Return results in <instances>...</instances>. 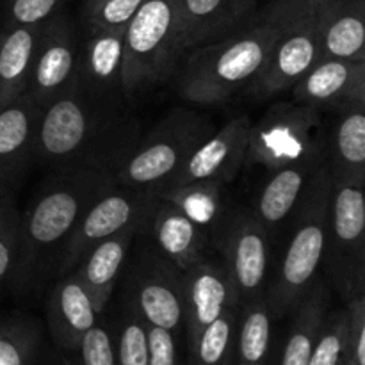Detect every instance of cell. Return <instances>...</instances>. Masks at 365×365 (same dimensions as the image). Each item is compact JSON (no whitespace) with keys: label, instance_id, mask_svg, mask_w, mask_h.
I'll list each match as a JSON object with an SVG mask.
<instances>
[{"label":"cell","instance_id":"1","mask_svg":"<svg viewBox=\"0 0 365 365\" xmlns=\"http://www.w3.org/2000/svg\"><path fill=\"white\" fill-rule=\"evenodd\" d=\"M141 138V125L125 100H100L77 84L43 107L36 166L50 171L118 164Z\"/></svg>","mask_w":365,"mask_h":365},{"label":"cell","instance_id":"2","mask_svg":"<svg viewBox=\"0 0 365 365\" xmlns=\"http://www.w3.org/2000/svg\"><path fill=\"white\" fill-rule=\"evenodd\" d=\"M114 184V173L103 168L52 171L21 212L18 259L9 282L14 292L39 294L56 278L61 253L82 214Z\"/></svg>","mask_w":365,"mask_h":365},{"label":"cell","instance_id":"3","mask_svg":"<svg viewBox=\"0 0 365 365\" xmlns=\"http://www.w3.org/2000/svg\"><path fill=\"white\" fill-rule=\"evenodd\" d=\"M285 0H271L217 41L191 48L177 75V91L192 103H221L250 88L266 66L280 32Z\"/></svg>","mask_w":365,"mask_h":365},{"label":"cell","instance_id":"4","mask_svg":"<svg viewBox=\"0 0 365 365\" xmlns=\"http://www.w3.org/2000/svg\"><path fill=\"white\" fill-rule=\"evenodd\" d=\"M330 189L331 173L324 163L289 223V239L280 262L267 280L264 296L273 319L291 314L321 274L327 245Z\"/></svg>","mask_w":365,"mask_h":365},{"label":"cell","instance_id":"5","mask_svg":"<svg viewBox=\"0 0 365 365\" xmlns=\"http://www.w3.org/2000/svg\"><path fill=\"white\" fill-rule=\"evenodd\" d=\"M123 38V95L127 103H134L177 73L185 52L180 0H145Z\"/></svg>","mask_w":365,"mask_h":365},{"label":"cell","instance_id":"6","mask_svg":"<svg viewBox=\"0 0 365 365\" xmlns=\"http://www.w3.org/2000/svg\"><path fill=\"white\" fill-rule=\"evenodd\" d=\"M214 130L216 127L207 114L173 109L121 159L114 170V182L123 187L159 192Z\"/></svg>","mask_w":365,"mask_h":365},{"label":"cell","instance_id":"7","mask_svg":"<svg viewBox=\"0 0 365 365\" xmlns=\"http://www.w3.org/2000/svg\"><path fill=\"white\" fill-rule=\"evenodd\" d=\"M310 160H327L323 113L296 102H278L259 121H252L242 168L269 175Z\"/></svg>","mask_w":365,"mask_h":365},{"label":"cell","instance_id":"8","mask_svg":"<svg viewBox=\"0 0 365 365\" xmlns=\"http://www.w3.org/2000/svg\"><path fill=\"white\" fill-rule=\"evenodd\" d=\"M364 184L331 175L327 245L321 269L331 292L344 302L365 292Z\"/></svg>","mask_w":365,"mask_h":365},{"label":"cell","instance_id":"9","mask_svg":"<svg viewBox=\"0 0 365 365\" xmlns=\"http://www.w3.org/2000/svg\"><path fill=\"white\" fill-rule=\"evenodd\" d=\"M141 246L128 255L123 269V305L148 327L178 335L184 331V285L182 271L164 259L141 232Z\"/></svg>","mask_w":365,"mask_h":365},{"label":"cell","instance_id":"10","mask_svg":"<svg viewBox=\"0 0 365 365\" xmlns=\"http://www.w3.org/2000/svg\"><path fill=\"white\" fill-rule=\"evenodd\" d=\"M271 241L250 207L232 203L212 237V250L221 257L237 291L239 303L264 296L271 274Z\"/></svg>","mask_w":365,"mask_h":365},{"label":"cell","instance_id":"11","mask_svg":"<svg viewBox=\"0 0 365 365\" xmlns=\"http://www.w3.org/2000/svg\"><path fill=\"white\" fill-rule=\"evenodd\" d=\"M321 59L314 0H285L280 32L250 93L259 98L289 91Z\"/></svg>","mask_w":365,"mask_h":365},{"label":"cell","instance_id":"12","mask_svg":"<svg viewBox=\"0 0 365 365\" xmlns=\"http://www.w3.org/2000/svg\"><path fill=\"white\" fill-rule=\"evenodd\" d=\"M159 195L146 189L114 184L103 191L82 214L81 221L64 245L56 267V278L70 274L82 257L103 239L135 223H148Z\"/></svg>","mask_w":365,"mask_h":365},{"label":"cell","instance_id":"13","mask_svg":"<svg viewBox=\"0 0 365 365\" xmlns=\"http://www.w3.org/2000/svg\"><path fill=\"white\" fill-rule=\"evenodd\" d=\"M81 45L77 29L63 11L39 25L27 95L45 107L75 88Z\"/></svg>","mask_w":365,"mask_h":365},{"label":"cell","instance_id":"14","mask_svg":"<svg viewBox=\"0 0 365 365\" xmlns=\"http://www.w3.org/2000/svg\"><path fill=\"white\" fill-rule=\"evenodd\" d=\"M41 110L27 93L0 107V198H14L36 166Z\"/></svg>","mask_w":365,"mask_h":365},{"label":"cell","instance_id":"15","mask_svg":"<svg viewBox=\"0 0 365 365\" xmlns=\"http://www.w3.org/2000/svg\"><path fill=\"white\" fill-rule=\"evenodd\" d=\"M184 285V331L187 346L212 321L230 309H241L237 291L221 260L207 255L182 271Z\"/></svg>","mask_w":365,"mask_h":365},{"label":"cell","instance_id":"16","mask_svg":"<svg viewBox=\"0 0 365 365\" xmlns=\"http://www.w3.org/2000/svg\"><path fill=\"white\" fill-rule=\"evenodd\" d=\"M250 127L252 120L248 116H237L225 123L223 128L214 130L187 157L166 187L191 184V182L232 184L245 166Z\"/></svg>","mask_w":365,"mask_h":365},{"label":"cell","instance_id":"17","mask_svg":"<svg viewBox=\"0 0 365 365\" xmlns=\"http://www.w3.org/2000/svg\"><path fill=\"white\" fill-rule=\"evenodd\" d=\"M291 91L296 103L319 113L365 106V61H316Z\"/></svg>","mask_w":365,"mask_h":365},{"label":"cell","instance_id":"18","mask_svg":"<svg viewBox=\"0 0 365 365\" xmlns=\"http://www.w3.org/2000/svg\"><path fill=\"white\" fill-rule=\"evenodd\" d=\"M324 163L327 160L292 164L267 175L250 209L266 228L271 241L287 230L303 196L307 195L314 177Z\"/></svg>","mask_w":365,"mask_h":365},{"label":"cell","instance_id":"19","mask_svg":"<svg viewBox=\"0 0 365 365\" xmlns=\"http://www.w3.org/2000/svg\"><path fill=\"white\" fill-rule=\"evenodd\" d=\"M123 32L98 31L88 34L78 56L77 86L89 96L100 100H125Z\"/></svg>","mask_w":365,"mask_h":365},{"label":"cell","instance_id":"20","mask_svg":"<svg viewBox=\"0 0 365 365\" xmlns=\"http://www.w3.org/2000/svg\"><path fill=\"white\" fill-rule=\"evenodd\" d=\"M100 316L91 294L73 273L57 278L46 298V321L61 349L75 351Z\"/></svg>","mask_w":365,"mask_h":365},{"label":"cell","instance_id":"21","mask_svg":"<svg viewBox=\"0 0 365 365\" xmlns=\"http://www.w3.org/2000/svg\"><path fill=\"white\" fill-rule=\"evenodd\" d=\"M146 228H148V223H135L96 242L71 271L88 289L100 314L106 310L114 287L123 274L125 264L130 255L135 237L139 232Z\"/></svg>","mask_w":365,"mask_h":365},{"label":"cell","instance_id":"22","mask_svg":"<svg viewBox=\"0 0 365 365\" xmlns=\"http://www.w3.org/2000/svg\"><path fill=\"white\" fill-rule=\"evenodd\" d=\"M321 59L365 61V0L316 6Z\"/></svg>","mask_w":365,"mask_h":365},{"label":"cell","instance_id":"23","mask_svg":"<svg viewBox=\"0 0 365 365\" xmlns=\"http://www.w3.org/2000/svg\"><path fill=\"white\" fill-rule=\"evenodd\" d=\"M157 252L180 271L200 262L212 250L210 239L189 217L159 198L146 228Z\"/></svg>","mask_w":365,"mask_h":365},{"label":"cell","instance_id":"24","mask_svg":"<svg viewBox=\"0 0 365 365\" xmlns=\"http://www.w3.org/2000/svg\"><path fill=\"white\" fill-rule=\"evenodd\" d=\"M259 0H180L185 50L225 38L257 11Z\"/></svg>","mask_w":365,"mask_h":365},{"label":"cell","instance_id":"25","mask_svg":"<svg viewBox=\"0 0 365 365\" xmlns=\"http://www.w3.org/2000/svg\"><path fill=\"white\" fill-rule=\"evenodd\" d=\"M327 127V164L331 175L365 182V106L337 110Z\"/></svg>","mask_w":365,"mask_h":365},{"label":"cell","instance_id":"26","mask_svg":"<svg viewBox=\"0 0 365 365\" xmlns=\"http://www.w3.org/2000/svg\"><path fill=\"white\" fill-rule=\"evenodd\" d=\"M331 289L323 274L316 278L302 302L296 305L294 317L289 328L287 341L284 346L280 365H307L312 349L316 346L317 335L324 323L328 310L331 309Z\"/></svg>","mask_w":365,"mask_h":365},{"label":"cell","instance_id":"27","mask_svg":"<svg viewBox=\"0 0 365 365\" xmlns=\"http://www.w3.org/2000/svg\"><path fill=\"white\" fill-rule=\"evenodd\" d=\"M157 195L163 202L170 203L185 217H189L210 239V242L232 207L227 185L220 182H191L184 185H171L160 189Z\"/></svg>","mask_w":365,"mask_h":365},{"label":"cell","instance_id":"28","mask_svg":"<svg viewBox=\"0 0 365 365\" xmlns=\"http://www.w3.org/2000/svg\"><path fill=\"white\" fill-rule=\"evenodd\" d=\"M39 25L0 29V107L27 91Z\"/></svg>","mask_w":365,"mask_h":365},{"label":"cell","instance_id":"29","mask_svg":"<svg viewBox=\"0 0 365 365\" xmlns=\"http://www.w3.org/2000/svg\"><path fill=\"white\" fill-rule=\"evenodd\" d=\"M273 321L266 296L241 305L234 346L235 365L267 364Z\"/></svg>","mask_w":365,"mask_h":365},{"label":"cell","instance_id":"30","mask_svg":"<svg viewBox=\"0 0 365 365\" xmlns=\"http://www.w3.org/2000/svg\"><path fill=\"white\" fill-rule=\"evenodd\" d=\"M239 309H230L203 328L189 348L187 365H230L234 360Z\"/></svg>","mask_w":365,"mask_h":365},{"label":"cell","instance_id":"31","mask_svg":"<svg viewBox=\"0 0 365 365\" xmlns=\"http://www.w3.org/2000/svg\"><path fill=\"white\" fill-rule=\"evenodd\" d=\"M41 335L25 316L0 319V365H36Z\"/></svg>","mask_w":365,"mask_h":365},{"label":"cell","instance_id":"32","mask_svg":"<svg viewBox=\"0 0 365 365\" xmlns=\"http://www.w3.org/2000/svg\"><path fill=\"white\" fill-rule=\"evenodd\" d=\"M113 341L116 365H148V324L125 305Z\"/></svg>","mask_w":365,"mask_h":365},{"label":"cell","instance_id":"33","mask_svg":"<svg viewBox=\"0 0 365 365\" xmlns=\"http://www.w3.org/2000/svg\"><path fill=\"white\" fill-rule=\"evenodd\" d=\"M348 309L328 310L307 365H342L348 342Z\"/></svg>","mask_w":365,"mask_h":365},{"label":"cell","instance_id":"34","mask_svg":"<svg viewBox=\"0 0 365 365\" xmlns=\"http://www.w3.org/2000/svg\"><path fill=\"white\" fill-rule=\"evenodd\" d=\"M20 221L21 210L14 198H0V289L9 284L18 259L20 246Z\"/></svg>","mask_w":365,"mask_h":365},{"label":"cell","instance_id":"35","mask_svg":"<svg viewBox=\"0 0 365 365\" xmlns=\"http://www.w3.org/2000/svg\"><path fill=\"white\" fill-rule=\"evenodd\" d=\"M66 0H0V29L41 25L61 13Z\"/></svg>","mask_w":365,"mask_h":365},{"label":"cell","instance_id":"36","mask_svg":"<svg viewBox=\"0 0 365 365\" xmlns=\"http://www.w3.org/2000/svg\"><path fill=\"white\" fill-rule=\"evenodd\" d=\"M145 0H103L95 11L82 18L88 34L98 31H125L128 21Z\"/></svg>","mask_w":365,"mask_h":365},{"label":"cell","instance_id":"37","mask_svg":"<svg viewBox=\"0 0 365 365\" xmlns=\"http://www.w3.org/2000/svg\"><path fill=\"white\" fill-rule=\"evenodd\" d=\"M71 353L75 356L66 365H116L113 334L102 323H96Z\"/></svg>","mask_w":365,"mask_h":365},{"label":"cell","instance_id":"38","mask_svg":"<svg viewBox=\"0 0 365 365\" xmlns=\"http://www.w3.org/2000/svg\"><path fill=\"white\" fill-rule=\"evenodd\" d=\"M346 309L349 328L342 365H365V292L346 302Z\"/></svg>","mask_w":365,"mask_h":365},{"label":"cell","instance_id":"39","mask_svg":"<svg viewBox=\"0 0 365 365\" xmlns=\"http://www.w3.org/2000/svg\"><path fill=\"white\" fill-rule=\"evenodd\" d=\"M148 365H182L173 331L148 327Z\"/></svg>","mask_w":365,"mask_h":365},{"label":"cell","instance_id":"40","mask_svg":"<svg viewBox=\"0 0 365 365\" xmlns=\"http://www.w3.org/2000/svg\"><path fill=\"white\" fill-rule=\"evenodd\" d=\"M102 2L103 0H84V2H82V18L88 16V14L91 13V11H95Z\"/></svg>","mask_w":365,"mask_h":365},{"label":"cell","instance_id":"41","mask_svg":"<svg viewBox=\"0 0 365 365\" xmlns=\"http://www.w3.org/2000/svg\"><path fill=\"white\" fill-rule=\"evenodd\" d=\"M327 2H330V0H314V4H316V6H323V4H327Z\"/></svg>","mask_w":365,"mask_h":365},{"label":"cell","instance_id":"42","mask_svg":"<svg viewBox=\"0 0 365 365\" xmlns=\"http://www.w3.org/2000/svg\"><path fill=\"white\" fill-rule=\"evenodd\" d=\"M230 365H235V364H234V360H232V364H230Z\"/></svg>","mask_w":365,"mask_h":365},{"label":"cell","instance_id":"43","mask_svg":"<svg viewBox=\"0 0 365 365\" xmlns=\"http://www.w3.org/2000/svg\"><path fill=\"white\" fill-rule=\"evenodd\" d=\"M182 365H187V364H182Z\"/></svg>","mask_w":365,"mask_h":365}]
</instances>
